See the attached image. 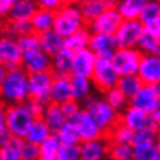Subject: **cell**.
I'll list each match as a JSON object with an SVG mask.
<instances>
[{
  "label": "cell",
  "mask_w": 160,
  "mask_h": 160,
  "mask_svg": "<svg viewBox=\"0 0 160 160\" xmlns=\"http://www.w3.org/2000/svg\"><path fill=\"white\" fill-rule=\"evenodd\" d=\"M80 105H82V109H84L90 114V117L94 119L105 134L109 133V130L119 121V114L111 109L107 102L101 97L91 94L84 101L80 102Z\"/></svg>",
  "instance_id": "2"
},
{
  "label": "cell",
  "mask_w": 160,
  "mask_h": 160,
  "mask_svg": "<svg viewBox=\"0 0 160 160\" xmlns=\"http://www.w3.org/2000/svg\"><path fill=\"white\" fill-rule=\"evenodd\" d=\"M25 105H26L27 110L30 111V114L33 115L34 118H41L42 117L43 107H45V105H42L41 102L35 101V99H31V98L27 99V101L25 102Z\"/></svg>",
  "instance_id": "46"
},
{
  "label": "cell",
  "mask_w": 160,
  "mask_h": 160,
  "mask_svg": "<svg viewBox=\"0 0 160 160\" xmlns=\"http://www.w3.org/2000/svg\"><path fill=\"white\" fill-rule=\"evenodd\" d=\"M53 21H54V11L45 8H37L35 12L29 19L31 30L37 34L53 29Z\"/></svg>",
  "instance_id": "23"
},
{
  "label": "cell",
  "mask_w": 160,
  "mask_h": 160,
  "mask_svg": "<svg viewBox=\"0 0 160 160\" xmlns=\"http://www.w3.org/2000/svg\"><path fill=\"white\" fill-rule=\"evenodd\" d=\"M6 72H7V69L2 65V64H0V86H2V83H3V79H4V76H6Z\"/></svg>",
  "instance_id": "53"
},
{
  "label": "cell",
  "mask_w": 160,
  "mask_h": 160,
  "mask_svg": "<svg viewBox=\"0 0 160 160\" xmlns=\"http://www.w3.org/2000/svg\"><path fill=\"white\" fill-rule=\"evenodd\" d=\"M141 86H142V82L140 80V78L136 73L119 76L118 80H117V84H115V87L119 88V91H121L128 99L130 97H133V95L140 90Z\"/></svg>",
  "instance_id": "33"
},
{
  "label": "cell",
  "mask_w": 160,
  "mask_h": 160,
  "mask_svg": "<svg viewBox=\"0 0 160 160\" xmlns=\"http://www.w3.org/2000/svg\"><path fill=\"white\" fill-rule=\"evenodd\" d=\"M159 128H153V126H145L140 130L134 132L133 136V142H153V141H159Z\"/></svg>",
  "instance_id": "42"
},
{
  "label": "cell",
  "mask_w": 160,
  "mask_h": 160,
  "mask_svg": "<svg viewBox=\"0 0 160 160\" xmlns=\"http://www.w3.org/2000/svg\"><path fill=\"white\" fill-rule=\"evenodd\" d=\"M95 60H97V54L88 46L73 52L71 75L91 78V73H92L94 65H95Z\"/></svg>",
  "instance_id": "15"
},
{
  "label": "cell",
  "mask_w": 160,
  "mask_h": 160,
  "mask_svg": "<svg viewBox=\"0 0 160 160\" xmlns=\"http://www.w3.org/2000/svg\"><path fill=\"white\" fill-rule=\"evenodd\" d=\"M25 138L11 136L4 144L0 145V160H21V151Z\"/></svg>",
  "instance_id": "26"
},
{
  "label": "cell",
  "mask_w": 160,
  "mask_h": 160,
  "mask_svg": "<svg viewBox=\"0 0 160 160\" xmlns=\"http://www.w3.org/2000/svg\"><path fill=\"white\" fill-rule=\"evenodd\" d=\"M88 48L97 56L111 57L115 48H118V46H117V41L114 38V34L91 33L90 39H88Z\"/></svg>",
  "instance_id": "18"
},
{
  "label": "cell",
  "mask_w": 160,
  "mask_h": 160,
  "mask_svg": "<svg viewBox=\"0 0 160 160\" xmlns=\"http://www.w3.org/2000/svg\"><path fill=\"white\" fill-rule=\"evenodd\" d=\"M60 107H61L62 114L65 115V118L67 119H72L80 111L82 105H80V102L75 101V99H68V101L62 102L61 105H60Z\"/></svg>",
  "instance_id": "45"
},
{
  "label": "cell",
  "mask_w": 160,
  "mask_h": 160,
  "mask_svg": "<svg viewBox=\"0 0 160 160\" xmlns=\"http://www.w3.org/2000/svg\"><path fill=\"white\" fill-rule=\"evenodd\" d=\"M22 52L18 48L17 39L2 35L0 37V64L6 69L21 67Z\"/></svg>",
  "instance_id": "14"
},
{
  "label": "cell",
  "mask_w": 160,
  "mask_h": 160,
  "mask_svg": "<svg viewBox=\"0 0 160 160\" xmlns=\"http://www.w3.org/2000/svg\"><path fill=\"white\" fill-rule=\"evenodd\" d=\"M144 33V25L138 19H123L114 33V38L119 48H136L140 35Z\"/></svg>",
  "instance_id": "9"
},
{
  "label": "cell",
  "mask_w": 160,
  "mask_h": 160,
  "mask_svg": "<svg viewBox=\"0 0 160 160\" xmlns=\"http://www.w3.org/2000/svg\"><path fill=\"white\" fill-rule=\"evenodd\" d=\"M118 78L119 76L115 72L113 64H111V57L97 56L94 71L90 78L94 84V88L99 90L101 92H105L106 90L111 88V87H115Z\"/></svg>",
  "instance_id": "5"
},
{
  "label": "cell",
  "mask_w": 160,
  "mask_h": 160,
  "mask_svg": "<svg viewBox=\"0 0 160 160\" xmlns=\"http://www.w3.org/2000/svg\"><path fill=\"white\" fill-rule=\"evenodd\" d=\"M160 18V3L159 0H147L138 15V21L144 23Z\"/></svg>",
  "instance_id": "39"
},
{
  "label": "cell",
  "mask_w": 160,
  "mask_h": 160,
  "mask_svg": "<svg viewBox=\"0 0 160 160\" xmlns=\"http://www.w3.org/2000/svg\"><path fill=\"white\" fill-rule=\"evenodd\" d=\"M144 31L156 38H160V18L144 23Z\"/></svg>",
  "instance_id": "48"
},
{
  "label": "cell",
  "mask_w": 160,
  "mask_h": 160,
  "mask_svg": "<svg viewBox=\"0 0 160 160\" xmlns=\"http://www.w3.org/2000/svg\"><path fill=\"white\" fill-rule=\"evenodd\" d=\"M103 99H105L107 102V105L113 110L117 111L118 114L129 105V99H128L117 87H111V88L106 90L105 92H103Z\"/></svg>",
  "instance_id": "34"
},
{
  "label": "cell",
  "mask_w": 160,
  "mask_h": 160,
  "mask_svg": "<svg viewBox=\"0 0 160 160\" xmlns=\"http://www.w3.org/2000/svg\"><path fill=\"white\" fill-rule=\"evenodd\" d=\"M39 159V149L38 144L25 141L21 151V160H38Z\"/></svg>",
  "instance_id": "44"
},
{
  "label": "cell",
  "mask_w": 160,
  "mask_h": 160,
  "mask_svg": "<svg viewBox=\"0 0 160 160\" xmlns=\"http://www.w3.org/2000/svg\"><path fill=\"white\" fill-rule=\"evenodd\" d=\"M41 118L46 122V125L49 126L52 133H56L67 121V118H65V115L62 114V110H61V107H60V105L58 103H54V102L46 103L45 107H43V113H42Z\"/></svg>",
  "instance_id": "21"
},
{
  "label": "cell",
  "mask_w": 160,
  "mask_h": 160,
  "mask_svg": "<svg viewBox=\"0 0 160 160\" xmlns=\"http://www.w3.org/2000/svg\"><path fill=\"white\" fill-rule=\"evenodd\" d=\"M38 8H45V10H52L56 11L64 4L62 0H34Z\"/></svg>",
  "instance_id": "47"
},
{
  "label": "cell",
  "mask_w": 160,
  "mask_h": 160,
  "mask_svg": "<svg viewBox=\"0 0 160 160\" xmlns=\"http://www.w3.org/2000/svg\"><path fill=\"white\" fill-rule=\"evenodd\" d=\"M90 35H91V31L86 25V26L80 27L79 30H76L73 34H71V35H68V37L64 38V46L72 52L80 50V49H83V48H87L88 46Z\"/></svg>",
  "instance_id": "28"
},
{
  "label": "cell",
  "mask_w": 160,
  "mask_h": 160,
  "mask_svg": "<svg viewBox=\"0 0 160 160\" xmlns=\"http://www.w3.org/2000/svg\"><path fill=\"white\" fill-rule=\"evenodd\" d=\"M69 78L71 75H53V82H52L49 91L50 102L61 105L62 102L72 99Z\"/></svg>",
  "instance_id": "19"
},
{
  "label": "cell",
  "mask_w": 160,
  "mask_h": 160,
  "mask_svg": "<svg viewBox=\"0 0 160 160\" xmlns=\"http://www.w3.org/2000/svg\"><path fill=\"white\" fill-rule=\"evenodd\" d=\"M109 140L106 136L92 140L80 141V159L82 160H103L109 158Z\"/></svg>",
  "instance_id": "12"
},
{
  "label": "cell",
  "mask_w": 160,
  "mask_h": 160,
  "mask_svg": "<svg viewBox=\"0 0 160 160\" xmlns=\"http://www.w3.org/2000/svg\"><path fill=\"white\" fill-rule=\"evenodd\" d=\"M50 133H52V130L49 129V126L46 125V122L43 121L42 118H34V121L31 122L30 128L27 129L26 134H25V141L39 144Z\"/></svg>",
  "instance_id": "29"
},
{
  "label": "cell",
  "mask_w": 160,
  "mask_h": 160,
  "mask_svg": "<svg viewBox=\"0 0 160 160\" xmlns=\"http://www.w3.org/2000/svg\"><path fill=\"white\" fill-rule=\"evenodd\" d=\"M19 0H0V19H7L11 7Z\"/></svg>",
  "instance_id": "49"
},
{
  "label": "cell",
  "mask_w": 160,
  "mask_h": 160,
  "mask_svg": "<svg viewBox=\"0 0 160 160\" xmlns=\"http://www.w3.org/2000/svg\"><path fill=\"white\" fill-rule=\"evenodd\" d=\"M123 21L122 17L115 8H106L92 21L87 22V27L91 33L99 34H114Z\"/></svg>",
  "instance_id": "10"
},
{
  "label": "cell",
  "mask_w": 160,
  "mask_h": 160,
  "mask_svg": "<svg viewBox=\"0 0 160 160\" xmlns=\"http://www.w3.org/2000/svg\"><path fill=\"white\" fill-rule=\"evenodd\" d=\"M17 43H18V48L21 49L22 53H25V52H31V50H35V49H41V48H39L38 34L34 33V31L18 37Z\"/></svg>",
  "instance_id": "41"
},
{
  "label": "cell",
  "mask_w": 160,
  "mask_h": 160,
  "mask_svg": "<svg viewBox=\"0 0 160 160\" xmlns=\"http://www.w3.org/2000/svg\"><path fill=\"white\" fill-rule=\"evenodd\" d=\"M142 53L137 48H115L111 54V64L118 76L132 75L137 72Z\"/></svg>",
  "instance_id": "6"
},
{
  "label": "cell",
  "mask_w": 160,
  "mask_h": 160,
  "mask_svg": "<svg viewBox=\"0 0 160 160\" xmlns=\"http://www.w3.org/2000/svg\"><path fill=\"white\" fill-rule=\"evenodd\" d=\"M72 121H73V123L76 125L80 141H86V140H92V138L106 136L103 133V130L95 123V121L90 117V114L87 113L84 109H80L79 113L72 118Z\"/></svg>",
  "instance_id": "13"
},
{
  "label": "cell",
  "mask_w": 160,
  "mask_h": 160,
  "mask_svg": "<svg viewBox=\"0 0 160 160\" xmlns=\"http://www.w3.org/2000/svg\"><path fill=\"white\" fill-rule=\"evenodd\" d=\"M3 35V23L0 22V37H2Z\"/></svg>",
  "instance_id": "55"
},
{
  "label": "cell",
  "mask_w": 160,
  "mask_h": 160,
  "mask_svg": "<svg viewBox=\"0 0 160 160\" xmlns=\"http://www.w3.org/2000/svg\"><path fill=\"white\" fill-rule=\"evenodd\" d=\"M134 160H159L160 145L159 141L153 142H133L132 144Z\"/></svg>",
  "instance_id": "25"
},
{
  "label": "cell",
  "mask_w": 160,
  "mask_h": 160,
  "mask_svg": "<svg viewBox=\"0 0 160 160\" xmlns=\"http://www.w3.org/2000/svg\"><path fill=\"white\" fill-rule=\"evenodd\" d=\"M53 82V72L43 71V72H34L27 75V87H29V98L41 102L46 105L50 102L49 91Z\"/></svg>",
  "instance_id": "7"
},
{
  "label": "cell",
  "mask_w": 160,
  "mask_h": 160,
  "mask_svg": "<svg viewBox=\"0 0 160 160\" xmlns=\"http://www.w3.org/2000/svg\"><path fill=\"white\" fill-rule=\"evenodd\" d=\"M109 158L113 160H132L133 159L132 144L110 142L109 144Z\"/></svg>",
  "instance_id": "40"
},
{
  "label": "cell",
  "mask_w": 160,
  "mask_h": 160,
  "mask_svg": "<svg viewBox=\"0 0 160 160\" xmlns=\"http://www.w3.org/2000/svg\"><path fill=\"white\" fill-rule=\"evenodd\" d=\"M136 48L142 54H159L160 53V38H156L153 35L144 31L140 35Z\"/></svg>",
  "instance_id": "38"
},
{
  "label": "cell",
  "mask_w": 160,
  "mask_h": 160,
  "mask_svg": "<svg viewBox=\"0 0 160 160\" xmlns=\"http://www.w3.org/2000/svg\"><path fill=\"white\" fill-rule=\"evenodd\" d=\"M136 75L142 84L160 83V57L159 54H142Z\"/></svg>",
  "instance_id": "11"
},
{
  "label": "cell",
  "mask_w": 160,
  "mask_h": 160,
  "mask_svg": "<svg viewBox=\"0 0 160 160\" xmlns=\"http://www.w3.org/2000/svg\"><path fill=\"white\" fill-rule=\"evenodd\" d=\"M147 0H117L115 10L122 19H137Z\"/></svg>",
  "instance_id": "31"
},
{
  "label": "cell",
  "mask_w": 160,
  "mask_h": 160,
  "mask_svg": "<svg viewBox=\"0 0 160 160\" xmlns=\"http://www.w3.org/2000/svg\"><path fill=\"white\" fill-rule=\"evenodd\" d=\"M6 123V106L0 103V125Z\"/></svg>",
  "instance_id": "51"
},
{
  "label": "cell",
  "mask_w": 160,
  "mask_h": 160,
  "mask_svg": "<svg viewBox=\"0 0 160 160\" xmlns=\"http://www.w3.org/2000/svg\"><path fill=\"white\" fill-rule=\"evenodd\" d=\"M61 144H80V137L76 129V125L72 119H67L65 123L56 132Z\"/></svg>",
  "instance_id": "37"
},
{
  "label": "cell",
  "mask_w": 160,
  "mask_h": 160,
  "mask_svg": "<svg viewBox=\"0 0 160 160\" xmlns=\"http://www.w3.org/2000/svg\"><path fill=\"white\" fill-rule=\"evenodd\" d=\"M73 52L62 46L54 54L50 56V71L53 75H71Z\"/></svg>",
  "instance_id": "20"
},
{
  "label": "cell",
  "mask_w": 160,
  "mask_h": 160,
  "mask_svg": "<svg viewBox=\"0 0 160 160\" xmlns=\"http://www.w3.org/2000/svg\"><path fill=\"white\" fill-rule=\"evenodd\" d=\"M33 121L34 117L27 110L25 102L6 106V125L12 136L25 138L26 132Z\"/></svg>",
  "instance_id": "4"
},
{
  "label": "cell",
  "mask_w": 160,
  "mask_h": 160,
  "mask_svg": "<svg viewBox=\"0 0 160 160\" xmlns=\"http://www.w3.org/2000/svg\"><path fill=\"white\" fill-rule=\"evenodd\" d=\"M61 145L56 133H50L42 142L38 144L39 159L38 160H57L58 148Z\"/></svg>",
  "instance_id": "30"
},
{
  "label": "cell",
  "mask_w": 160,
  "mask_h": 160,
  "mask_svg": "<svg viewBox=\"0 0 160 160\" xmlns=\"http://www.w3.org/2000/svg\"><path fill=\"white\" fill-rule=\"evenodd\" d=\"M71 92H72V99L78 102L84 101L87 97L94 94V84L90 78L86 76H76L71 75Z\"/></svg>",
  "instance_id": "22"
},
{
  "label": "cell",
  "mask_w": 160,
  "mask_h": 160,
  "mask_svg": "<svg viewBox=\"0 0 160 160\" xmlns=\"http://www.w3.org/2000/svg\"><path fill=\"white\" fill-rule=\"evenodd\" d=\"M129 105L148 114L152 113L156 107L160 106V83L142 84L137 92L129 98Z\"/></svg>",
  "instance_id": "8"
},
{
  "label": "cell",
  "mask_w": 160,
  "mask_h": 160,
  "mask_svg": "<svg viewBox=\"0 0 160 160\" xmlns=\"http://www.w3.org/2000/svg\"><path fill=\"white\" fill-rule=\"evenodd\" d=\"M11 136H12V134L10 133V130H8V128H7L6 123L0 125V145H2V144H4L7 140L11 137Z\"/></svg>",
  "instance_id": "50"
},
{
  "label": "cell",
  "mask_w": 160,
  "mask_h": 160,
  "mask_svg": "<svg viewBox=\"0 0 160 160\" xmlns=\"http://www.w3.org/2000/svg\"><path fill=\"white\" fill-rule=\"evenodd\" d=\"M31 26L29 21H17V19H7L3 23V35L17 39L21 35L31 33Z\"/></svg>",
  "instance_id": "32"
},
{
  "label": "cell",
  "mask_w": 160,
  "mask_h": 160,
  "mask_svg": "<svg viewBox=\"0 0 160 160\" xmlns=\"http://www.w3.org/2000/svg\"><path fill=\"white\" fill-rule=\"evenodd\" d=\"M27 72L22 67L7 69L3 83L0 86V103L4 106L23 103L29 99Z\"/></svg>",
  "instance_id": "1"
},
{
  "label": "cell",
  "mask_w": 160,
  "mask_h": 160,
  "mask_svg": "<svg viewBox=\"0 0 160 160\" xmlns=\"http://www.w3.org/2000/svg\"><path fill=\"white\" fill-rule=\"evenodd\" d=\"M64 2V4H78L79 6V3H82L83 0H62Z\"/></svg>",
  "instance_id": "54"
},
{
  "label": "cell",
  "mask_w": 160,
  "mask_h": 160,
  "mask_svg": "<svg viewBox=\"0 0 160 160\" xmlns=\"http://www.w3.org/2000/svg\"><path fill=\"white\" fill-rule=\"evenodd\" d=\"M86 25L87 22L83 18L78 4H62L58 10L54 11L53 30L62 38L73 34L76 30Z\"/></svg>",
  "instance_id": "3"
},
{
  "label": "cell",
  "mask_w": 160,
  "mask_h": 160,
  "mask_svg": "<svg viewBox=\"0 0 160 160\" xmlns=\"http://www.w3.org/2000/svg\"><path fill=\"white\" fill-rule=\"evenodd\" d=\"M21 67L27 73L50 71V56L46 54L42 49L25 52V53H22Z\"/></svg>",
  "instance_id": "16"
},
{
  "label": "cell",
  "mask_w": 160,
  "mask_h": 160,
  "mask_svg": "<svg viewBox=\"0 0 160 160\" xmlns=\"http://www.w3.org/2000/svg\"><path fill=\"white\" fill-rule=\"evenodd\" d=\"M38 7L34 0H19L11 7L7 19H17V21H29L31 15L35 12Z\"/></svg>",
  "instance_id": "27"
},
{
  "label": "cell",
  "mask_w": 160,
  "mask_h": 160,
  "mask_svg": "<svg viewBox=\"0 0 160 160\" xmlns=\"http://www.w3.org/2000/svg\"><path fill=\"white\" fill-rule=\"evenodd\" d=\"M134 132L130 130L129 128L122 125L121 122L115 123V125L109 130V133L106 134L109 142H119V144H132L133 141Z\"/></svg>",
  "instance_id": "35"
},
{
  "label": "cell",
  "mask_w": 160,
  "mask_h": 160,
  "mask_svg": "<svg viewBox=\"0 0 160 160\" xmlns=\"http://www.w3.org/2000/svg\"><path fill=\"white\" fill-rule=\"evenodd\" d=\"M38 39H39V48L49 56L54 54L56 52L64 46V38L58 33H56L53 29L39 33Z\"/></svg>",
  "instance_id": "24"
},
{
  "label": "cell",
  "mask_w": 160,
  "mask_h": 160,
  "mask_svg": "<svg viewBox=\"0 0 160 160\" xmlns=\"http://www.w3.org/2000/svg\"><path fill=\"white\" fill-rule=\"evenodd\" d=\"M57 160H80L79 144H61L58 148Z\"/></svg>",
  "instance_id": "43"
},
{
  "label": "cell",
  "mask_w": 160,
  "mask_h": 160,
  "mask_svg": "<svg viewBox=\"0 0 160 160\" xmlns=\"http://www.w3.org/2000/svg\"><path fill=\"white\" fill-rule=\"evenodd\" d=\"M79 8L84 21L90 22L101 12H103L106 10V6L103 0H83L82 3H79Z\"/></svg>",
  "instance_id": "36"
},
{
  "label": "cell",
  "mask_w": 160,
  "mask_h": 160,
  "mask_svg": "<svg viewBox=\"0 0 160 160\" xmlns=\"http://www.w3.org/2000/svg\"><path fill=\"white\" fill-rule=\"evenodd\" d=\"M105 2L106 8H115V4H117V0H103Z\"/></svg>",
  "instance_id": "52"
},
{
  "label": "cell",
  "mask_w": 160,
  "mask_h": 160,
  "mask_svg": "<svg viewBox=\"0 0 160 160\" xmlns=\"http://www.w3.org/2000/svg\"><path fill=\"white\" fill-rule=\"evenodd\" d=\"M149 121V114L145 111L137 109L134 106L128 105L121 113H119V121L122 125H125L126 128H129L130 130H140L142 128L148 126Z\"/></svg>",
  "instance_id": "17"
}]
</instances>
